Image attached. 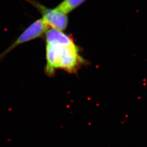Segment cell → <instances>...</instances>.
<instances>
[{
	"mask_svg": "<svg viewBox=\"0 0 147 147\" xmlns=\"http://www.w3.org/2000/svg\"><path fill=\"white\" fill-rule=\"evenodd\" d=\"M26 1L40 13L42 16V18L47 26L61 31L67 28L68 23L67 14L56 8H47L36 0H26Z\"/></svg>",
	"mask_w": 147,
	"mask_h": 147,
	"instance_id": "cell-2",
	"label": "cell"
},
{
	"mask_svg": "<svg viewBox=\"0 0 147 147\" xmlns=\"http://www.w3.org/2000/svg\"><path fill=\"white\" fill-rule=\"evenodd\" d=\"M48 27L42 18L34 21L24 30L10 47L0 54V61L19 45L42 37L48 30Z\"/></svg>",
	"mask_w": 147,
	"mask_h": 147,
	"instance_id": "cell-3",
	"label": "cell"
},
{
	"mask_svg": "<svg viewBox=\"0 0 147 147\" xmlns=\"http://www.w3.org/2000/svg\"><path fill=\"white\" fill-rule=\"evenodd\" d=\"M85 0H63L55 8L67 14L81 5Z\"/></svg>",
	"mask_w": 147,
	"mask_h": 147,
	"instance_id": "cell-5",
	"label": "cell"
},
{
	"mask_svg": "<svg viewBox=\"0 0 147 147\" xmlns=\"http://www.w3.org/2000/svg\"><path fill=\"white\" fill-rule=\"evenodd\" d=\"M45 42L48 44H55L65 46L75 45L73 39L63 32L55 29L47 30L45 33Z\"/></svg>",
	"mask_w": 147,
	"mask_h": 147,
	"instance_id": "cell-4",
	"label": "cell"
},
{
	"mask_svg": "<svg viewBox=\"0 0 147 147\" xmlns=\"http://www.w3.org/2000/svg\"><path fill=\"white\" fill-rule=\"evenodd\" d=\"M46 61L45 72L49 76H53L58 69L76 73L84 63L76 44L65 46L46 43Z\"/></svg>",
	"mask_w": 147,
	"mask_h": 147,
	"instance_id": "cell-1",
	"label": "cell"
}]
</instances>
